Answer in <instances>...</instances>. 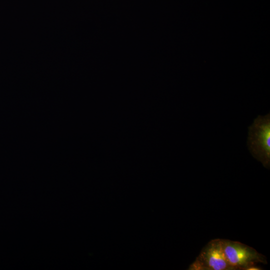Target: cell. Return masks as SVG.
Masks as SVG:
<instances>
[{
	"instance_id": "obj_3",
	"label": "cell",
	"mask_w": 270,
	"mask_h": 270,
	"mask_svg": "<svg viewBox=\"0 0 270 270\" xmlns=\"http://www.w3.org/2000/svg\"><path fill=\"white\" fill-rule=\"evenodd\" d=\"M189 270H233L226 257L222 239L209 242L202 250Z\"/></svg>"
},
{
	"instance_id": "obj_1",
	"label": "cell",
	"mask_w": 270,
	"mask_h": 270,
	"mask_svg": "<svg viewBox=\"0 0 270 270\" xmlns=\"http://www.w3.org/2000/svg\"><path fill=\"white\" fill-rule=\"evenodd\" d=\"M248 148L263 166H270V113L258 115L248 127Z\"/></svg>"
},
{
	"instance_id": "obj_2",
	"label": "cell",
	"mask_w": 270,
	"mask_h": 270,
	"mask_svg": "<svg viewBox=\"0 0 270 270\" xmlns=\"http://www.w3.org/2000/svg\"><path fill=\"white\" fill-rule=\"evenodd\" d=\"M226 260L233 270H250L258 263L266 264V257L253 248L239 242L222 239Z\"/></svg>"
}]
</instances>
